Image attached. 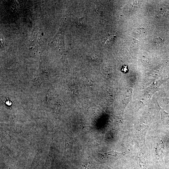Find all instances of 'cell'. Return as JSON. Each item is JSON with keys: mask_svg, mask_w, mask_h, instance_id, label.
<instances>
[{"mask_svg": "<svg viewBox=\"0 0 169 169\" xmlns=\"http://www.w3.org/2000/svg\"><path fill=\"white\" fill-rule=\"evenodd\" d=\"M115 35L112 34H108L104 39L102 43L105 45L112 41L115 39Z\"/></svg>", "mask_w": 169, "mask_h": 169, "instance_id": "2", "label": "cell"}, {"mask_svg": "<svg viewBox=\"0 0 169 169\" xmlns=\"http://www.w3.org/2000/svg\"><path fill=\"white\" fill-rule=\"evenodd\" d=\"M169 13V6H166L161 8L159 11V14L162 16L167 14Z\"/></svg>", "mask_w": 169, "mask_h": 169, "instance_id": "4", "label": "cell"}, {"mask_svg": "<svg viewBox=\"0 0 169 169\" xmlns=\"http://www.w3.org/2000/svg\"><path fill=\"white\" fill-rule=\"evenodd\" d=\"M121 71L124 73H126L128 71V69L127 66L124 65L121 68Z\"/></svg>", "mask_w": 169, "mask_h": 169, "instance_id": "5", "label": "cell"}, {"mask_svg": "<svg viewBox=\"0 0 169 169\" xmlns=\"http://www.w3.org/2000/svg\"><path fill=\"white\" fill-rule=\"evenodd\" d=\"M156 39V40L155 41L156 43L158 45L160 46L161 44V42L163 41V40L162 38H157Z\"/></svg>", "mask_w": 169, "mask_h": 169, "instance_id": "6", "label": "cell"}, {"mask_svg": "<svg viewBox=\"0 0 169 169\" xmlns=\"http://www.w3.org/2000/svg\"><path fill=\"white\" fill-rule=\"evenodd\" d=\"M160 112L161 123L164 124L169 125V114L162 109L161 110Z\"/></svg>", "mask_w": 169, "mask_h": 169, "instance_id": "1", "label": "cell"}, {"mask_svg": "<svg viewBox=\"0 0 169 169\" xmlns=\"http://www.w3.org/2000/svg\"><path fill=\"white\" fill-rule=\"evenodd\" d=\"M84 18H81L76 19L77 26L79 28H82L85 26V22Z\"/></svg>", "mask_w": 169, "mask_h": 169, "instance_id": "3", "label": "cell"}]
</instances>
